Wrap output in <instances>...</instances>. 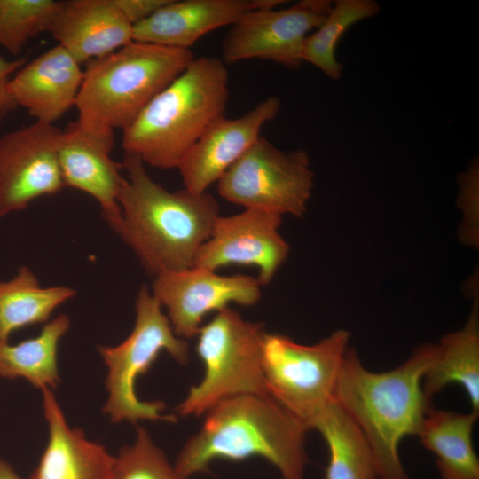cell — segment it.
Listing matches in <instances>:
<instances>
[{"instance_id":"obj_19","label":"cell","mask_w":479,"mask_h":479,"mask_svg":"<svg viewBox=\"0 0 479 479\" xmlns=\"http://www.w3.org/2000/svg\"><path fill=\"white\" fill-rule=\"evenodd\" d=\"M50 33L81 65L133 41V26L114 0L63 1Z\"/></svg>"},{"instance_id":"obj_1","label":"cell","mask_w":479,"mask_h":479,"mask_svg":"<svg viewBox=\"0 0 479 479\" xmlns=\"http://www.w3.org/2000/svg\"><path fill=\"white\" fill-rule=\"evenodd\" d=\"M437 349V344L416 347L407 360L382 373L366 369L353 348L345 353L334 399L368 442L379 479H409L399 445L405 436L418 435L434 407L422 380Z\"/></svg>"},{"instance_id":"obj_11","label":"cell","mask_w":479,"mask_h":479,"mask_svg":"<svg viewBox=\"0 0 479 479\" xmlns=\"http://www.w3.org/2000/svg\"><path fill=\"white\" fill-rule=\"evenodd\" d=\"M61 132L54 124L35 122L0 137V217L65 187L59 161Z\"/></svg>"},{"instance_id":"obj_21","label":"cell","mask_w":479,"mask_h":479,"mask_svg":"<svg viewBox=\"0 0 479 479\" xmlns=\"http://www.w3.org/2000/svg\"><path fill=\"white\" fill-rule=\"evenodd\" d=\"M424 374L422 389L432 398L451 383L463 387L473 412L479 415V315L475 303L466 325L445 334Z\"/></svg>"},{"instance_id":"obj_7","label":"cell","mask_w":479,"mask_h":479,"mask_svg":"<svg viewBox=\"0 0 479 479\" xmlns=\"http://www.w3.org/2000/svg\"><path fill=\"white\" fill-rule=\"evenodd\" d=\"M262 323L246 320L230 307L199 329L196 353L204 373L177 405L182 417L200 416L217 402L240 395H268L263 365Z\"/></svg>"},{"instance_id":"obj_23","label":"cell","mask_w":479,"mask_h":479,"mask_svg":"<svg viewBox=\"0 0 479 479\" xmlns=\"http://www.w3.org/2000/svg\"><path fill=\"white\" fill-rule=\"evenodd\" d=\"M311 428L318 431L329 451L325 479H379L368 442L335 399L314 420Z\"/></svg>"},{"instance_id":"obj_12","label":"cell","mask_w":479,"mask_h":479,"mask_svg":"<svg viewBox=\"0 0 479 479\" xmlns=\"http://www.w3.org/2000/svg\"><path fill=\"white\" fill-rule=\"evenodd\" d=\"M151 292L166 310L174 333L187 341L196 336L203 318L209 313L231 303L256 304L262 295V285L255 277L220 275L193 265L154 276Z\"/></svg>"},{"instance_id":"obj_26","label":"cell","mask_w":479,"mask_h":479,"mask_svg":"<svg viewBox=\"0 0 479 479\" xmlns=\"http://www.w3.org/2000/svg\"><path fill=\"white\" fill-rule=\"evenodd\" d=\"M63 1L0 0V46L18 56L26 44L50 32Z\"/></svg>"},{"instance_id":"obj_25","label":"cell","mask_w":479,"mask_h":479,"mask_svg":"<svg viewBox=\"0 0 479 479\" xmlns=\"http://www.w3.org/2000/svg\"><path fill=\"white\" fill-rule=\"evenodd\" d=\"M380 11L373 0H337L333 2L325 21L303 43L302 61L319 68L327 77L341 78L342 65L335 58V48L345 31L359 20Z\"/></svg>"},{"instance_id":"obj_4","label":"cell","mask_w":479,"mask_h":479,"mask_svg":"<svg viewBox=\"0 0 479 479\" xmlns=\"http://www.w3.org/2000/svg\"><path fill=\"white\" fill-rule=\"evenodd\" d=\"M228 99L225 63L194 58L122 130V146L145 165L177 169L206 130L224 115Z\"/></svg>"},{"instance_id":"obj_29","label":"cell","mask_w":479,"mask_h":479,"mask_svg":"<svg viewBox=\"0 0 479 479\" xmlns=\"http://www.w3.org/2000/svg\"><path fill=\"white\" fill-rule=\"evenodd\" d=\"M124 18L135 26L155 13L170 0H114Z\"/></svg>"},{"instance_id":"obj_9","label":"cell","mask_w":479,"mask_h":479,"mask_svg":"<svg viewBox=\"0 0 479 479\" xmlns=\"http://www.w3.org/2000/svg\"><path fill=\"white\" fill-rule=\"evenodd\" d=\"M313 186L307 152L282 151L261 136L217 181V192L245 209L302 217Z\"/></svg>"},{"instance_id":"obj_24","label":"cell","mask_w":479,"mask_h":479,"mask_svg":"<svg viewBox=\"0 0 479 479\" xmlns=\"http://www.w3.org/2000/svg\"><path fill=\"white\" fill-rule=\"evenodd\" d=\"M70 326L69 317L60 314L45 323L35 337L17 344L0 342V377L25 379L41 390L55 389L60 382L58 348Z\"/></svg>"},{"instance_id":"obj_20","label":"cell","mask_w":479,"mask_h":479,"mask_svg":"<svg viewBox=\"0 0 479 479\" xmlns=\"http://www.w3.org/2000/svg\"><path fill=\"white\" fill-rule=\"evenodd\" d=\"M479 415L434 407L426 415L417 435L433 452L441 479H479V459L472 434Z\"/></svg>"},{"instance_id":"obj_8","label":"cell","mask_w":479,"mask_h":479,"mask_svg":"<svg viewBox=\"0 0 479 479\" xmlns=\"http://www.w3.org/2000/svg\"><path fill=\"white\" fill-rule=\"evenodd\" d=\"M349 333L337 330L313 345L264 333L262 365L267 394L308 429L334 399Z\"/></svg>"},{"instance_id":"obj_30","label":"cell","mask_w":479,"mask_h":479,"mask_svg":"<svg viewBox=\"0 0 479 479\" xmlns=\"http://www.w3.org/2000/svg\"><path fill=\"white\" fill-rule=\"evenodd\" d=\"M0 479H21L6 460L0 459Z\"/></svg>"},{"instance_id":"obj_27","label":"cell","mask_w":479,"mask_h":479,"mask_svg":"<svg viewBox=\"0 0 479 479\" xmlns=\"http://www.w3.org/2000/svg\"><path fill=\"white\" fill-rule=\"evenodd\" d=\"M136 439L114 457L112 479H186L167 459L149 432L137 425Z\"/></svg>"},{"instance_id":"obj_3","label":"cell","mask_w":479,"mask_h":479,"mask_svg":"<svg viewBox=\"0 0 479 479\" xmlns=\"http://www.w3.org/2000/svg\"><path fill=\"white\" fill-rule=\"evenodd\" d=\"M308 430L269 395L228 397L205 412L201 428L185 444L174 467L188 479L208 472L216 460L261 457L281 479H304Z\"/></svg>"},{"instance_id":"obj_10","label":"cell","mask_w":479,"mask_h":479,"mask_svg":"<svg viewBox=\"0 0 479 479\" xmlns=\"http://www.w3.org/2000/svg\"><path fill=\"white\" fill-rule=\"evenodd\" d=\"M333 1L302 0L292 6L254 9L232 25L222 44L224 63L261 59L298 68L308 34L319 27Z\"/></svg>"},{"instance_id":"obj_2","label":"cell","mask_w":479,"mask_h":479,"mask_svg":"<svg viewBox=\"0 0 479 479\" xmlns=\"http://www.w3.org/2000/svg\"><path fill=\"white\" fill-rule=\"evenodd\" d=\"M125 182L119 195L121 222L114 232L153 276L194 265L219 216L210 193L169 192L137 157L124 153Z\"/></svg>"},{"instance_id":"obj_17","label":"cell","mask_w":479,"mask_h":479,"mask_svg":"<svg viewBox=\"0 0 479 479\" xmlns=\"http://www.w3.org/2000/svg\"><path fill=\"white\" fill-rule=\"evenodd\" d=\"M82 77L81 64L57 44L20 67L8 88L17 107L35 122L54 124L75 106Z\"/></svg>"},{"instance_id":"obj_13","label":"cell","mask_w":479,"mask_h":479,"mask_svg":"<svg viewBox=\"0 0 479 479\" xmlns=\"http://www.w3.org/2000/svg\"><path fill=\"white\" fill-rule=\"evenodd\" d=\"M281 222V216L258 209L219 216L194 265L216 271L232 264L254 266L260 284L268 285L289 253V245L279 232Z\"/></svg>"},{"instance_id":"obj_18","label":"cell","mask_w":479,"mask_h":479,"mask_svg":"<svg viewBox=\"0 0 479 479\" xmlns=\"http://www.w3.org/2000/svg\"><path fill=\"white\" fill-rule=\"evenodd\" d=\"M49 438L29 479H112L114 456L67 424L51 389H42Z\"/></svg>"},{"instance_id":"obj_16","label":"cell","mask_w":479,"mask_h":479,"mask_svg":"<svg viewBox=\"0 0 479 479\" xmlns=\"http://www.w3.org/2000/svg\"><path fill=\"white\" fill-rule=\"evenodd\" d=\"M281 0H170L133 26V41L190 49L208 33L232 25L254 9L275 8Z\"/></svg>"},{"instance_id":"obj_15","label":"cell","mask_w":479,"mask_h":479,"mask_svg":"<svg viewBox=\"0 0 479 479\" xmlns=\"http://www.w3.org/2000/svg\"><path fill=\"white\" fill-rule=\"evenodd\" d=\"M114 134L82 128L77 122L62 130L59 161L65 187L82 191L98 203L103 217L115 232L121 222L119 195L125 182L122 163L111 157Z\"/></svg>"},{"instance_id":"obj_6","label":"cell","mask_w":479,"mask_h":479,"mask_svg":"<svg viewBox=\"0 0 479 479\" xmlns=\"http://www.w3.org/2000/svg\"><path fill=\"white\" fill-rule=\"evenodd\" d=\"M136 320L130 334L114 346H98L107 368L105 385L108 397L103 413L111 421L137 424L140 420L177 421V416L163 413L161 401H142L136 393L137 379L145 374L161 352L181 365L189 361V344L173 331L163 309L151 290L143 286L135 301Z\"/></svg>"},{"instance_id":"obj_14","label":"cell","mask_w":479,"mask_h":479,"mask_svg":"<svg viewBox=\"0 0 479 479\" xmlns=\"http://www.w3.org/2000/svg\"><path fill=\"white\" fill-rule=\"evenodd\" d=\"M280 101L270 96L246 114L216 120L181 160L177 169L185 189L207 192L261 137L263 126L274 119Z\"/></svg>"},{"instance_id":"obj_5","label":"cell","mask_w":479,"mask_h":479,"mask_svg":"<svg viewBox=\"0 0 479 479\" xmlns=\"http://www.w3.org/2000/svg\"><path fill=\"white\" fill-rule=\"evenodd\" d=\"M193 59L190 49L132 41L86 63L77 123L94 133L123 130Z\"/></svg>"},{"instance_id":"obj_28","label":"cell","mask_w":479,"mask_h":479,"mask_svg":"<svg viewBox=\"0 0 479 479\" xmlns=\"http://www.w3.org/2000/svg\"><path fill=\"white\" fill-rule=\"evenodd\" d=\"M26 57L7 59L0 55V126L6 117L17 108L9 92L12 76L27 63Z\"/></svg>"},{"instance_id":"obj_22","label":"cell","mask_w":479,"mask_h":479,"mask_svg":"<svg viewBox=\"0 0 479 479\" xmlns=\"http://www.w3.org/2000/svg\"><path fill=\"white\" fill-rule=\"evenodd\" d=\"M75 294L68 286L43 287L29 267L20 266L12 279L0 281V342H9L20 328L47 323Z\"/></svg>"}]
</instances>
